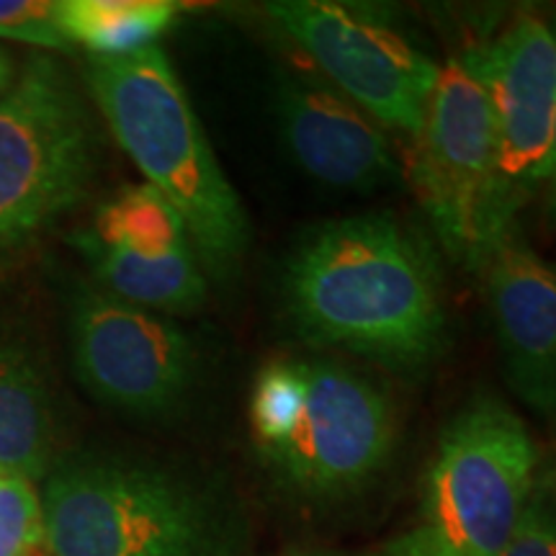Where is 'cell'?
<instances>
[{
    "label": "cell",
    "mask_w": 556,
    "mask_h": 556,
    "mask_svg": "<svg viewBox=\"0 0 556 556\" xmlns=\"http://www.w3.org/2000/svg\"><path fill=\"white\" fill-rule=\"evenodd\" d=\"M281 302L304 343L426 371L448 351V312L433 248L389 212L304 229L281 268Z\"/></svg>",
    "instance_id": "1"
},
{
    "label": "cell",
    "mask_w": 556,
    "mask_h": 556,
    "mask_svg": "<svg viewBox=\"0 0 556 556\" xmlns=\"http://www.w3.org/2000/svg\"><path fill=\"white\" fill-rule=\"evenodd\" d=\"M83 83L144 184L180 214L206 278L232 281L250 222L168 54L150 47L129 58H88Z\"/></svg>",
    "instance_id": "2"
},
{
    "label": "cell",
    "mask_w": 556,
    "mask_h": 556,
    "mask_svg": "<svg viewBox=\"0 0 556 556\" xmlns=\"http://www.w3.org/2000/svg\"><path fill=\"white\" fill-rule=\"evenodd\" d=\"M41 513L47 556H242L227 505L206 486L148 462H54Z\"/></svg>",
    "instance_id": "3"
},
{
    "label": "cell",
    "mask_w": 556,
    "mask_h": 556,
    "mask_svg": "<svg viewBox=\"0 0 556 556\" xmlns=\"http://www.w3.org/2000/svg\"><path fill=\"white\" fill-rule=\"evenodd\" d=\"M539 479L526 422L492 394H477L443 428L415 526L387 556H500Z\"/></svg>",
    "instance_id": "4"
},
{
    "label": "cell",
    "mask_w": 556,
    "mask_h": 556,
    "mask_svg": "<svg viewBox=\"0 0 556 556\" xmlns=\"http://www.w3.org/2000/svg\"><path fill=\"white\" fill-rule=\"evenodd\" d=\"M90 96L34 52L0 96V255L29 245L88 197L99 168Z\"/></svg>",
    "instance_id": "5"
},
{
    "label": "cell",
    "mask_w": 556,
    "mask_h": 556,
    "mask_svg": "<svg viewBox=\"0 0 556 556\" xmlns=\"http://www.w3.org/2000/svg\"><path fill=\"white\" fill-rule=\"evenodd\" d=\"M482 83L495 127V170L482 222V266L544 186L556 127V31L536 13H518L495 39L464 52Z\"/></svg>",
    "instance_id": "6"
},
{
    "label": "cell",
    "mask_w": 556,
    "mask_h": 556,
    "mask_svg": "<svg viewBox=\"0 0 556 556\" xmlns=\"http://www.w3.org/2000/svg\"><path fill=\"white\" fill-rule=\"evenodd\" d=\"M67 340L80 387L122 415H176L199 381L197 343L176 319L135 307L96 283L70 291Z\"/></svg>",
    "instance_id": "7"
},
{
    "label": "cell",
    "mask_w": 556,
    "mask_h": 556,
    "mask_svg": "<svg viewBox=\"0 0 556 556\" xmlns=\"http://www.w3.org/2000/svg\"><path fill=\"white\" fill-rule=\"evenodd\" d=\"M268 18L338 93L405 137L417 135L441 65L374 13L328 0H276Z\"/></svg>",
    "instance_id": "8"
},
{
    "label": "cell",
    "mask_w": 556,
    "mask_h": 556,
    "mask_svg": "<svg viewBox=\"0 0 556 556\" xmlns=\"http://www.w3.org/2000/svg\"><path fill=\"white\" fill-rule=\"evenodd\" d=\"M495 170V127L486 93L458 58L443 62L415 135L417 201L451 261L482 268V222Z\"/></svg>",
    "instance_id": "9"
},
{
    "label": "cell",
    "mask_w": 556,
    "mask_h": 556,
    "mask_svg": "<svg viewBox=\"0 0 556 556\" xmlns=\"http://www.w3.org/2000/svg\"><path fill=\"white\" fill-rule=\"evenodd\" d=\"M392 400L353 368L307 361V400L287 441L263 458L283 486L307 500L361 490L394 448Z\"/></svg>",
    "instance_id": "10"
},
{
    "label": "cell",
    "mask_w": 556,
    "mask_h": 556,
    "mask_svg": "<svg viewBox=\"0 0 556 556\" xmlns=\"http://www.w3.org/2000/svg\"><path fill=\"white\" fill-rule=\"evenodd\" d=\"M274 116L289 155L319 184L374 191L400 180V165L379 124L328 83L281 73L274 86Z\"/></svg>",
    "instance_id": "11"
},
{
    "label": "cell",
    "mask_w": 556,
    "mask_h": 556,
    "mask_svg": "<svg viewBox=\"0 0 556 556\" xmlns=\"http://www.w3.org/2000/svg\"><path fill=\"white\" fill-rule=\"evenodd\" d=\"M482 270L507 384L528 409L556 417V268L513 229Z\"/></svg>",
    "instance_id": "12"
},
{
    "label": "cell",
    "mask_w": 556,
    "mask_h": 556,
    "mask_svg": "<svg viewBox=\"0 0 556 556\" xmlns=\"http://www.w3.org/2000/svg\"><path fill=\"white\" fill-rule=\"evenodd\" d=\"M54 462L50 381L31 345L0 325V475L39 482Z\"/></svg>",
    "instance_id": "13"
},
{
    "label": "cell",
    "mask_w": 556,
    "mask_h": 556,
    "mask_svg": "<svg viewBox=\"0 0 556 556\" xmlns=\"http://www.w3.org/2000/svg\"><path fill=\"white\" fill-rule=\"evenodd\" d=\"M70 245L86 261L96 287L111 296L165 317L204 307L208 281L193 248L170 255H139L106 245L88 227L70 235Z\"/></svg>",
    "instance_id": "14"
},
{
    "label": "cell",
    "mask_w": 556,
    "mask_h": 556,
    "mask_svg": "<svg viewBox=\"0 0 556 556\" xmlns=\"http://www.w3.org/2000/svg\"><path fill=\"white\" fill-rule=\"evenodd\" d=\"M180 11L173 0H58L62 34L88 58H129L157 47Z\"/></svg>",
    "instance_id": "15"
},
{
    "label": "cell",
    "mask_w": 556,
    "mask_h": 556,
    "mask_svg": "<svg viewBox=\"0 0 556 556\" xmlns=\"http://www.w3.org/2000/svg\"><path fill=\"white\" fill-rule=\"evenodd\" d=\"M88 229L106 245L139 255H170L191 248L180 214L148 184L127 186L103 201Z\"/></svg>",
    "instance_id": "16"
},
{
    "label": "cell",
    "mask_w": 556,
    "mask_h": 556,
    "mask_svg": "<svg viewBox=\"0 0 556 556\" xmlns=\"http://www.w3.org/2000/svg\"><path fill=\"white\" fill-rule=\"evenodd\" d=\"M307 400V361L274 358L261 368L250 394V426L261 454L287 441Z\"/></svg>",
    "instance_id": "17"
},
{
    "label": "cell",
    "mask_w": 556,
    "mask_h": 556,
    "mask_svg": "<svg viewBox=\"0 0 556 556\" xmlns=\"http://www.w3.org/2000/svg\"><path fill=\"white\" fill-rule=\"evenodd\" d=\"M45 546V513L37 482L0 475V556H31Z\"/></svg>",
    "instance_id": "18"
},
{
    "label": "cell",
    "mask_w": 556,
    "mask_h": 556,
    "mask_svg": "<svg viewBox=\"0 0 556 556\" xmlns=\"http://www.w3.org/2000/svg\"><path fill=\"white\" fill-rule=\"evenodd\" d=\"M0 39L50 54L73 52V45L62 34L58 0H0Z\"/></svg>",
    "instance_id": "19"
},
{
    "label": "cell",
    "mask_w": 556,
    "mask_h": 556,
    "mask_svg": "<svg viewBox=\"0 0 556 556\" xmlns=\"http://www.w3.org/2000/svg\"><path fill=\"white\" fill-rule=\"evenodd\" d=\"M500 556H556V475H539L516 533Z\"/></svg>",
    "instance_id": "20"
},
{
    "label": "cell",
    "mask_w": 556,
    "mask_h": 556,
    "mask_svg": "<svg viewBox=\"0 0 556 556\" xmlns=\"http://www.w3.org/2000/svg\"><path fill=\"white\" fill-rule=\"evenodd\" d=\"M546 204L548 214L556 219V127H554V142H552V155H548V168H546Z\"/></svg>",
    "instance_id": "21"
},
{
    "label": "cell",
    "mask_w": 556,
    "mask_h": 556,
    "mask_svg": "<svg viewBox=\"0 0 556 556\" xmlns=\"http://www.w3.org/2000/svg\"><path fill=\"white\" fill-rule=\"evenodd\" d=\"M18 73V62L13 54L5 50V47H0V96L5 93V90L11 88L13 78H16Z\"/></svg>",
    "instance_id": "22"
},
{
    "label": "cell",
    "mask_w": 556,
    "mask_h": 556,
    "mask_svg": "<svg viewBox=\"0 0 556 556\" xmlns=\"http://www.w3.org/2000/svg\"><path fill=\"white\" fill-rule=\"evenodd\" d=\"M31 556H34V554H31Z\"/></svg>",
    "instance_id": "23"
}]
</instances>
